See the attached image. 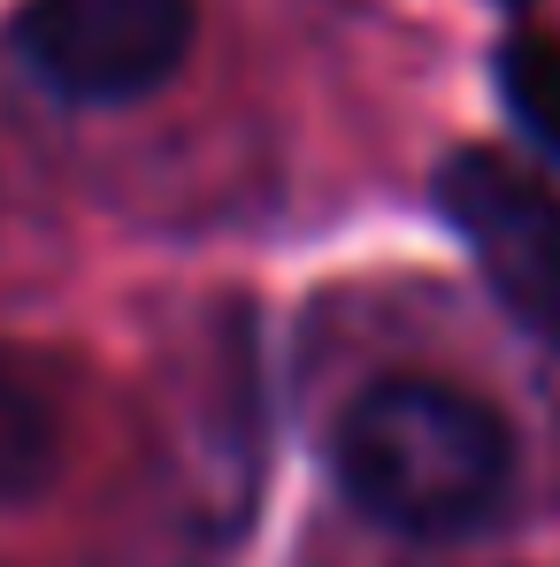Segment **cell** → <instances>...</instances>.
Returning <instances> with one entry per match:
<instances>
[{
    "label": "cell",
    "mask_w": 560,
    "mask_h": 567,
    "mask_svg": "<svg viewBox=\"0 0 560 567\" xmlns=\"http://www.w3.org/2000/svg\"><path fill=\"white\" fill-rule=\"evenodd\" d=\"M338 491L399 537H468L499 514L515 483V437L499 406L438 377L369 383L338 437H330Z\"/></svg>",
    "instance_id": "cell-1"
},
{
    "label": "cell",
    "mask_w": 560,
    "mask_h": 567,
    "mask_svg": "<svg viewBox=\"0 0 560 567\" xmlns=\"http://www.w3.org/2000/svg\"><path fill=\"white\" fill-rule=\"evenodd\" d=\"M438 215L461 230L507 322L560 353V192L491 146H461L438 162Z\"/></svg>",
    "instance_id": "cell-2"
},
{
    "label": "cell",
    "mask_w": 560,
    "mask_h": 567,
    "mask_svg": "<svg viewBox=\"0 0 560 567\" xmlns=\"http://www.w3.org/2000/svg\"><path fill=\"white\" fill-rule=\"evenodd\" d=\"M192 0H23L16 54L62 100L123 107L162 93L192 54Z\"/></svg>",
    "instance_id": "cell-3"
},
{
    "label": "cell",
    "mask_w": 560,
    "mask_h": 567,
    "mask_svg": "<svg viewBox=\"0 0 560 567\" xmlns=\"http://www.w3.org/2000/svg\"><path fill=\"white\" fill-rule=\"evenodd\" d=\"M62 453V422H54V399L39 391L31 369H16L0 353V506L31 498Z\"/></svg>",
    "instance_id": "cell-4"
},
{
    "label": "cell",
    "mask_w": 560,
    "mask_h": 567,
    "mask_svg": "<svg viewBox=\"0 0 560 567\" xmlns=\"http://www.w3.org/2000/svg\"><path fill=\"white\" fill-rule=\"evenodd\" d=\"M491 70H499V100H507V115L522 123V138L560 169V39L515 31V39L491 54Z\"/></svg>",
    "instance_id": "cell-5"
},
{
    "label": "cell",
    "mask_w": 560,
    "mask_h": 567,
    "mask_svg": "<svg viewBox=\"0 0 560 567\" xmlns=\"http://www.w3.org/2000/svg\"><path fill=\"white\" fill-rule=\"evenodd\" d=\"M499 8H530V0H499Z\"/></svg>",
    "instance_id": "cell-6"
}]
</instances>
